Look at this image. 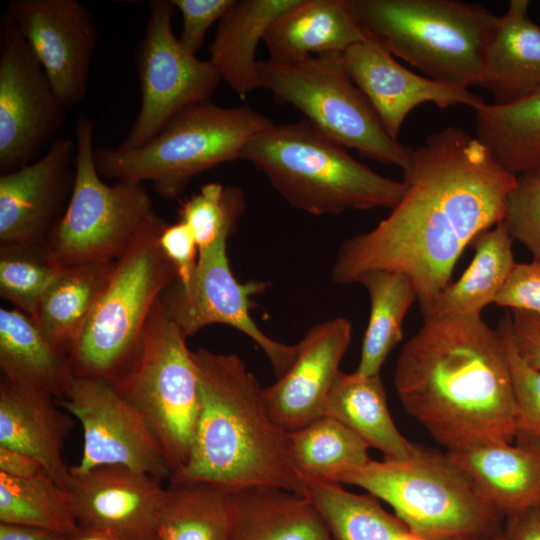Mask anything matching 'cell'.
<instances>
[{
	"mask_svg": "<svg viewBox=\"0 0 540 540\" xmlns=\"http://www.w3.org/2000/svg\"><path fill=\"white\" fill-rule=\"evenodd\" d=\"M516 178L465 130L431 134L413 150L402 199L373 229L341 244L331 280L349 285L369 270L404 273L423 318L430 317L465 247L503 220Z\"/></svg>",
	"mask_w": 540,
	"mask_h": 540,
	"instance_id": "obj_1",
	"label": "cell"
},
{
	"mask_svg": "<svg viewBox=\"0 0 540 540\" xmlns=\"http://www.w3.org/2000/svg\"><path fill=\"white\" fill-rule=\"evenodd\" d=\"M394 386L404 410L447 452L517 437L504 342L481 315L425 318L401 350Z\"/></svg>",
	"mask_w": 540,
	"mask_h": 540,
	"instance_id": "obj_2",
	"label": "cell"
},
{
	"mask_svg": "<svg viewBox=\"0 0 540 540\" xmlns=\"http://www.w3.org/2000/svg\"><path fill=\"white\" fill-rule=\"evenodd\" d=\"M200 410L185 466L170 481L203 482L230 491L274 487L303 495L289 432L270 415L263 388L237 354L192 351Z\"/></svg>",
	"mask_w": 540,
	"mask_h": 540,
	"instance_id": "obj_3",
	"label": "cell"
},
{
	"mask_svg": "<svg viewBox=\"0 0 540 540\" xmlns=\"http://www.w3.org/2000/svg\"><path fill=\"white\" fill-rule=\"evenodd\" d=\"M241 159L261 171L279 195L305 213L394 208L405 181L382 176L306 119L272 124L245 146Z\"/></svg>",
	"mask_w": 540,
	"mask_h": 540,
	"instance_id": "obj_4",
	"label": "cell"
},
{
	"mask_svg": "<svg viewBox=\"0 0 540 540\" xmlns=\"http://www.w3.org/2000/svg\"><path fill=\"white\" fill-rule=\"evenodd\" d=\"M365 37L426 77L452 87L479 86L499 16L458 0H353Z\"/></svg>",
	"mask_w": 540,
	"mask_h": 540,
	"instance_id": "obj_5",
	"label": "cell"
},
{
	"mask_svg": "<svg viewBox=\"0 0 540 540\" xmlns=\"http://www.w3.org/2000/svg\"><path fill=\"white\" fill-rule=\"evenodd\" d=\"M341 483L389 504L409 532L428 540H489L505 518L446 454L418 446L405 460H370Z\"/></svg>",
	"mask_w": 540,
	"mask_h": 540,
	"instance_id": "obj_6",
	"label": "cell"
},
{
	"mask_svg": "<svg viewBox=\"0 0 540 540\" xmlns=\"http://www.w3.org/2000/svg\"><path fill=\"white\" fill-rule=\"evenodd\" d=\"M272 124L249 106L222 107L207 100L182 110L138 148H95V163L101 177L148 181L161 197L175 199L197 175L241 159L248 142Z\"/></svg>",
	"mask_w": 540,
	"mask_h": 540,
	"instance_id": "obj_7",
	"label": "cell"
},
{
	"mask_svg": "<svg viewBox=\"0 0 540 540\" xmlns=\"http://www.w3.org/2000/svg\"><path fill=\"white\" fill-rule=\"evenodd\" d=\"M166 224L155 212L116 261L68 354L75 377L100 378L114 383L134 362L152 308L176 279L159 245Z\"/></svg>",
	"mask_w": 540,
	"mask_h": 540,
	"instance_id": "obj_8",
	"label": "cell"
},
{
	"mask_svg": "<svg viewBox=\"0 0 540 540\" xmlns=\"http://www.w3.org/2000/svg\"><path fill=\"white\" fill-rule=\"evenodd\" d=\"M257 69L259 88L301 112L329 138L371 160L394 165L404 175L411 170L414 149L388 134L367 98L344 71L341 54L312 56L288 64L260 60Z\"/></svg>",
	"mask_w": 540,
	"mask_h": 540,
	"instance_id": "obj_9",
	"label": "cell"
},
{
	"mask_svg": "<svg viewBox=\"0 0 540 540\" xmlns=\"http://www.w3.org/2000/svg\"><path fill=\"white\" fill-rule=\"evenodd\" d=\"M75 178L64 213L47 243L62 266L117 261L155 211L143 183L106 184L94 158V122L75 125Z\"/></svg>",
	"mask_w": 540,
	"mask_h": 540,
	"instance_id": "obj_10",
	"label": "cell"
},
{
	"mask_svg": "<svg viewBox=\"0 0 540 540\" xmlns=\"http://www.w3.org/2000/svg\"><path fill=\"white\" fill-rule=\"evenodd\" d=\"M186 339L159 298L134 362L113 383L147 420L172 475L189 459L200 410L199 373Z\"/></svg>",
	"mask_w": 540,
	"mask_h": 540,
	"instance_id": "obj_11",
	"label": "cell"
},
{
	"mask_svg": "<svg viewBox=\"0 0 540 540\" xmlns=\"http://www.w3.org/2000/svg\"><path fill=\"white\" fill-rule=\"evenodd\" d=\"M171 1L149 2L143 37L135 53L141 102L122 149L138 148L154 138L185 108L211 99L222 81L209 60L187 51L175 36Z\"/></svg>",
	"mask_w": 540,
	"mask_h": 540,
	"instance_id": "obj_12",
	"label": "cell"
},
{
	"mask_svg": "<svg viewBox=\"0 0 540 540\" xmlns=\"http://www.w3.org/2000/svg\"><path fill=\"white\" fill-rule=\"evenodd\" d=\"M229 236H222L200 250L198 264L188 287L176 279L164 290L160 301L182 333L188 338L202 328L222 324L248 336L264 352L277 378L292 365L296 344L289 345L266 335L251 314V297L263 293L268 284L261 281L240 283L234 276L227 255Z\"/></svg>",
	"mask_w": 540,
	"mask_h": 540,
	"instance_id": "obj_13",
	"label": "cell"
},
{
	"mask_svg": "<svg viewBox=\"0 0 540 540\" xmlns=\"http://www.w3.org/2000/svg\"><path fill=\"white\" fill-rule=\"evenodd\" d=\"M67 109L16 24L0 22V170L10 172L39 158L61 128Z\"/></svg>",
	"mask_w": 540,
	"mask_h": 540,
	"instance_id": "obj_14",
	"label": "cell"
},
{
	"mask_svg": "<svg viewBox=\"0 0 540 540\" xmlns=\"http://www.w3.org/2000/svg\"><path fill=\"white\" fill-rule=\"evenodd\" d=\"M59 403L83 428V453L71 471L117 465L170 480L172 469L157 436L112 382L75 377Z\"/></svg>",
	"mask_w": 540,
	"mask_h": 540,
	"instance_id": "obj_15",
	"label": "cell"
},
{
	"mask_svg": "<svg viewBox=\"0 0 540 540\" xmlns=\"http://www.w3.org/2000/svg\"><path fill=\"white\" fill-rule=\"evenodd\" d=\"M6 12L68 110L86 98L97 26L78 0H12Z\"/></svg>",
	"mask_w": 540,
	"mask_h": 540,
	"instance_id": "obj_16",
	"label": "cell"
},
{
	"mask_svg": "<svg viewBox=\"0 0 540 540\" xmlns=\"http://www.w3.org/2000/svg\"><path fill=\"white\" fill-rule=\"evenodd\" d=\"M75 139L60 137L34 162L0 175V245L47 240L75 178Z\"/></svg>",
	"mask_w": 540,
	"mask_h": 540,
	"instance_id": "obj_17",
	"label": "cell"
},
{
	"mask_svg": "<svg viewBox=\"0 0 540 540\" xmlns=\"http://www.w3.org/2000/svg\"><path fill=\"white\" fill-rule=\"evenodd\" d=\"M161 482L124 466L105 465L70 470L66 489L78 524L111 530L124 540H154L166 493Z\"/></svg>",
	"mask_w": 540,
	"mask_h": 540,
	"instance_id": "obj_18",
	"label": "cell"
},
{
	"mask_svg": "<svg viewBox=\"0 0 540 540\" xmlns=\"http://www.w3.org/2000/svg\"><path fill=\"white\" fill-rule=\"evenodd\" d=\"M350 80L367 98L388 134L398 140L409 113L424 103L440 108L466 105L474 110L485 102L469 89L445 85L400 64L392 54L365 37L341 54Z\"/></svg>",
	"mask_w": 540,
	"mask_h": 540,
	"instance_id": "obj_19",
	"label": "cell"
},
{
	"mask_svg": "<svg viewBox=\"0 0 540 540\" xmlns=\"http://www.w3.org/2000/svg\"><path fill=\"white\" fill-rule=\"evenodd\" d=\"M351 337L352 324L344 317L315 324L296 344L290 368L263 388L267 409L283 429L298 430L324 415Z\"/></svg>",
	"mask_w": 540,
	"mask_h": 540,
	"instance_id": "obj_20",
	"label": "cell"
},
{
	"mask_svg": "<svg viewBox=\"0 0 540 540\" xmlns=\"http://www.w3.org/2000/svg\"><path fill=\"white\" fill-rule=\"evenodd\" d=\"M53 397L0 379V447L38 460L66 488L70 470L62 450L73 420Z\"/></svg>",
	"mask_w": 540,
	"mask_h": 540,
	"instance_id": "obj_21",
	"label": "cell"
},
{
	"mask_svg": "<svg viewBox=\"0 0 540 540\" xmlns=\"http://www.w3.org/2000/svg\"><path fill=\"white\" fill-rule=\"evenodd\" d=\"M364 38L353 0H298L269 26L263 41L270 61L288 64L342 54Z\"/></svg>",
	"mask_w": 540,
	"mask_h": 540,
	"instance_id": "obj_22",
	"label": "cell"
},
{
	"mask_svg": "<svg viewBox=\"0 0 540 540\" xmlns=\"http://www.w3.org/2000/svg\"><path fill=\"white\" fill-rule=\"evenodd\" d=\"M504 517L540 507V449L493 442L447 452Z\"/></svg>",
	"mask_w": 540,
	"mask_h": 540,
	"instance_id": "obj_23",
	"label": "cell"
},
{
	"mask_svg": "<svg viewBox=\"0 0 540 540\" xmlns=\"http://www.w3.org/2000/svg\"><path fill=\"white\" fill-rule=\"evenodd\" d=\"M529 1L511 0L489 42L479 86L493 104L517 101L540 87V26L528 14Z\"/></svg>",
	"mask_w": 540,
	"mask_h": 540,
	"instance_id": "obj_24",
	"label": "cell"
},
{
	"mask_svg": "<svg viewBox=\"0 0 540 540\" xmlns=\"http://www.w3.org/2000/svg\"><path fill=\"white\" fill-rule=\"evenodd\" d=\"M229 540H332L310 500L274 487H247L231 492Z\"/></svg>",
	"mask_w": 540,
	"mask_h": 540,
	"instance_id": "obj_25",
	"label": "cell"
},
{
	"mask_svg": "<svg viewBox=\"0 0 540 540\" xmlns=\"http://www.w3.org/2000/svg\"><path fill=\"white\" fill-rule=\"evenodd\" d=\"M1 377L61 400L75 376L68 355L44 336L35 321L18 309L0 308Z\"/></svg>",
	"mask_w": 540,
	"mask_h": 540,
	"instance_id": "obj_26",
	"label": "cell"
},
{
	"mask_svg": "<svg viewBox=\"0 0 540 540\" xmlns=\"http://www.w3.org/2000/svg\"><path fill=\"white\" fill-rule=\"evenodd\" d=\"M298 0H235L219 20L209 61L241 98L259 88L256 49L269 26Z\"/></svg>",
	"mask_w": 540,
	"mask_h": 540,
	"instance_id": "obj_27",
	"label": "cell"
},
{
	"mask_svg": "<svg viewBox=\"0 0 540 540\" xmlns=\"http://www.w3.org/2000/svg\"><path fill=\"white\" fill-rule=\"evenodd\" d=\"M324 415L340 421L370 448L380 451L384 459L405 460L418 449L396 427L380 374L361 377L341 372L327 398Z\"/></svg>",
	"mask_w": 540,
	"mask_h": 540,
	"instance_id": "obj_28",
	"label": "cell"
},
{
	"mask_svg": "<svg viewBox=\"0 0 540 540\" xmlns=\"http://www.w3.org/2000/svg\"><path fill=\"white\" fill-rule=\"evenodd\" d=\"M115 262L63 266L32 318L44 336L68 355L85 327Z\"/></svg>",
	"mask_w": 540,
	"mask_h": 540,
	"instance_id": "obj_29",
	"label": "cell"
},
{
	"mask_svg": "<svg viewBox=\"0 0 540 540\" xmlns=\"http://www.w3.org/2000/svg\"><path fill=\"white\" fill-rule=\"evenodd\" d=\"M476 138L514 176L540 174V87L505 105L476 110Z\"/></svg>",
	"mask_w": 540,
	"mask_h": 540,
	"instance_id": "obj_30",
	"label": "cell"
},
{
	"mask_svg": "<svg viewBox=\"0 0 540 540\" xmlns=\"http://www.w3.org/2000/svg\"><path fill=\"white\" fill-rule=\"evenodd\" d=\"M513 241L504 220L477 235L471 243L475 250L471 263L442 291L431 316L481 315L495 302L516 264Z\"/></svg>",
	"mask_w": 540,
	"mask_h": 540,
	"instance_id": "obj_31",
	"label": "cell"
},
{
	"mask_svg": "<svg viewBox=\"0 0 540 540\" xmlns=\"http://www.w3.org/2000/svg\"><path fill=\"white\" fill-rule=\"evenodd\" d=\"M355 283L368 292L370 314L354 372L361 377L379 375L390 352L403 338V320L417 300V291L409 276L393 270L366 271Z\"/></svg>",
	"mask_w": 540,
	"mask_h": 540,
	"instance_id": "obj_32",
	"label": "cell"
},
{
	"mask_svg": "<svg viewBox=\"0 0 540 540\" xmlns=\"http://www.w3.org/2000/svg\"><path fill=\"white\" fill-rule=\"evenodd\" d=\"M231 492L203 482L170 481L154 540H229Z\"/></svg>",
	"mask_w": 540,
	"mask_h": 540,
	"instance_id": "obj_33",
	"label": "cell"
},
{
	"mask_svg": "<svg viewBox=\"0 0 540 540\" xmlns=\"http://www.w3.org/2000/svg\"><path fill=\"white\" fill-rule=\"evenodd\" d=\"M303 495L315 506L332 540H404L405 524L371 494L347 491L339 483L302 476Z\"/></svg>",
	"mask_w": 540,
	"mask_h": 540,
	"instance_id": "obj_34",
	"label": "cell"
},
{
	"mask_svg": "<svg viewBox=\"0 0 540 540\" xmlns=\"http://www.w3.org/2000/svg\"><path fill=\"white\" fill-rule=\"evenodd\" d=\"M289 436L294 464L303 477L341 484L346 474L371 460L368 444L328 415Z\"/></svg>",
	"mask_w": 540,
	"mask_h": 540,
	"instance_id": "obj_35",
	"label": "cell"
},
{
	"mask_svg": "<svg viewBox=\"0 0 540 540\" xmlns=\"http://www.w3.org/2000/svg\"><path fill=\"white\" fill-rule=\"evenodd\" d=\"M0 523L41 528L59 535L78 525L67 489L48 473L16 477L0 472Z\"/></svg>",
	"mask_w": 540,
	"mask_h": 540,
	"instance_id": "obj_36",
	"label": "cell"
},
{
	"mask_svg": "<svg viewBox=\"0 0 540 540\" xmlns=\"http://www.w3.org/2000/svg\"><path fill=\"white\" fill-rule=\"evenodd\" d=\"M62 268L47 240L0 245V295L33 318Z\"/></svg>",
	"mask_w": 540,
	"mask_h": 540,
	"instance_id": "obj_37",
	"label": "cell"
},
{
	"mask_svg": "<svg viewBox=\"0 0 540 540\" xmlns=\"http://www.w3.org/2000/svg\"><path fill=\"white\" fill-rule=\"evenodd\" d=\"M244 210L245 198L240 188L211 182L183 201L178 215L190 228L200 251L222 236L230 237Z\"/></svg>",
	"mask_w": 540,
	"mask_h": 540,
	"instance_id": "obj_38",
	"label": "cell"
},
{
	"mask_svg": "<svg viewBox=\"0 0 540 540\" xmlns=\"http://www.w3.org/2000/svg\"><path fill=\"white\" fill-rule=\"evenodd\" d=\"M508 359L518 414L520 443L540 449V370L530 366L517 352L509 331L508 315L499 323Z\"/></svg>",
	"mask_w": 540,
	"mask_h": 540,
	"instance_id": "obj_39",
	"label": "cell"
},
{
	"mask_svg": "<svg viewBox=\"0 0 540 540\" xmlns=\"http://www.w3.org/2000/svg\"><path fill=\"white\" fill-rule=\"evenodd\" d=\"M503 220L513 240L540 263V174L517 176L506 197Z\"/></svg>",
	"mask_w": 540,
	"mask_h": 540,
	"instance_id": "obj_40",
	"label": "cell"
},
{
	"mask_svg": "<svg viewBox=\"0 0 540 540\" xmlns=\"http://www.w3.org/2000/svg\"><path fill=\"white\" fill-rule=\"evenodd\" d=\"M182 16L181 45L196 55L213 23L224 16L235 0H170Z\"/></svg>",
	"mask_w": 540,
	"mask_h": 540,
	"instance_id": "obj_41",
	"label": "cell"
},
{
	"mask_svg": "<svg viewBox=\"0 0 540 540\" xmlns=\"http://www.w3.org/2000/svg\"><path fill=\"white\" fill-rule=\"evenodd\" d=\"M159 245L175 271L177 284L188 287L196 272L199 256L190 228L180 220L172 225L166 224L160 234Z\"/></svg>",
	"mask_w": 540,
	"mask_h": 540,
	"instance_id": "obj_42",
	"label": "cell"
},
{
	"mask_svg": "<svg viewBox=\"0 0 540 540\" xmlns=\"http://www.w3.org/2000/svg\"><path fill=\"white\" fill-rule=\"evenodd\" d=\"M494 303L500 307L526 311L540 317V263L516 262Z\"/></svg>",
	"mask_w": 540,
	"mask_h": 540,
	"instance_id": "obj_43",
	"label": "cell"
},
{
	"mask_svg": "<svg viewBox=\"0 0 540 540\" xmlns=\"http://www.w3.org/2000/svg\"><path fill=\"white\" fill-rule=\"evenodd\" d=\"M512 342L525 362L540 370V317L521 310H510Z\"/></svg>",
	"mask_w": 540,
	"mask_h": 540,
	"instance_id": "obj_44",
	"label": "cell"
},
{
	"mask_svg": "<svg viewBox=\"0 0 540 540\" xmlns=\"http://www.w3.org/2000/svg\"><path fill=\"white\" fill-rule=\"evenodd\" d=\"M504 540H540V507L505 518Z\"/></svg>",
	"mask_w": 540,
	"mask_h": 540,
	"instance_id": "obj_45",
	"label": "cell"
},
{
	"mask_svg": "<svg viewBox=\"0 0 540 540\" xmlns=\"http://www.w3.org/2000/svg\"><path fill=\"white\" fill-rule=\"evenodd\" d=\"M0 472L16 477H32L48 473L35 458L4 447H0Z\"/></svg>",
	"mask_w": 540,
	"mask_h": 540,
	"instance_id": "obj_46",
	"label": "cell"
},
{
	"mask_svg": "<svg viewBox=\"0 0 540 540\" xmlns=\"http://www.w3.org/2000/svg\"><path fill=\"white\" fill-rule=\"evenodd\" d=\"M61 537L41 528L0 523V540H60Z\"/></svg>",
	"mask_w": 540,
	"mask_h": 540,
	"instance_id": "obj_47",
	"label": "cell"
},
{
	"mask_svg": "<svg viewBox=\"0 0 540 540\" xmlns=\"http://www.w3.org/2000/svg\"><path fill=\"white\" fill-rule=\"evenodd\" d=\"M60 540H124L115 532L95 527L78 524L71 532L62 535Z\"/></svg>",
	"mask_w": 540,
	"mask_h": 540,
	"instance_id": "obj_48",
	"label": "cell"
},
{
	"mask_svg": "<svg viewBox=\"0 0 540 540\" xmlns=\"http://www.w3.org/2000/svg\"><path fill=\"white\" fill-rule=\"evenodd\" d=\"M489 540H504L503 529Z\"/></svg>",
	"mask_w": 540,
	"mask_h": 540,
	"instance_id": "obj_49",
	"label": "cell"
},
{
	"mask_svg": "<svg viewBox=\"0 0 540 540\" xmlns=\"http://www.w3.org/2000/svg\"><path fill=\"white\" fill-rule=\"evenodd\" d=\"M404 540H428V539H423V538L414 536V535H412L411 533H409V534L405 537Z\"/></svg>",
	"mask_w": 540,
	"mask_h": 540,
	"instance_id": "obj_50",
	"label": "cell"
}]
</instances>
